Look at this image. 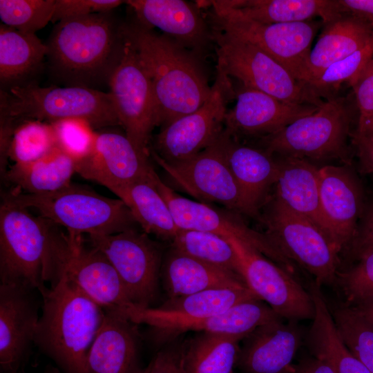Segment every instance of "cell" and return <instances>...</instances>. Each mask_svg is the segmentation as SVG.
I'll return each mask as SVG.
<instances>
[{"label":"cell","mask_w":373,"mask_h":373,"mask_svg":"<svg viewBox=\"0 0 373 373\" xmlns=\"http://www.w3.org/2000/svg\"><path fill=\"white\" fill-rule=\"evenodd\" d=\"M253 299L259 298L247 287L215 289L169 298L157 307L141 308L134 305L124 314L137 325L150 326L160 338L169 339L181 334L182 329L189 324Z\"/></svg>","instance_id":"cell-17"},{"label":"cell","mask_w":373,"mask_h":373,"mask_svg":"<svg viewBox=\"0 0 373 373\" xmlns=\"http://www.w3.org/2000/svg\"><path fill=\"white\" fill-rule=\"evenodd\" d=\"M50 220L2 199L1 283L25 286L43 295L59 279L71 236Z\"/></svg>","instance_id":"cell-1"},{"label":"cell","mask_w":373,"mask_h":373,"mask_svg":"<svg viewBox=\"0 0 373 373\" xmlns=\"http://www.w3.org/2000/svg\"><path fill=\"white\" fill-rule=\"evenodd\" d=\"M303 336L296 321L279 319L261 325L242 340L236 367L240 373H293Z\"/></svg>","instance_id":"cell-22"},{"label":"cell","mask_w":373,"mask_h":373,"mask_svg":"<svg viewBox=\"0 0 373 373\" xmlns=\"http://www.w3.org/2000/svg\"><path fill=\"white\" fill-rule=\"evenodd\" d=\"M341 13L361 19L373 30V0H337Z\"/></svg>","instance_id":"cell-48"},{"label":"cell","mask_w":373,"mask_h":373,"mask_svg":"<svg viewBox=\"0 0 373 373\" xmlns=\"http://www.w3.org/2000/svg\"><path fill=\"white\" fill-rule=\"evenodd\" d=\"M242 340L233 336L200 332L184 345L183 373H234Z\"/></svg>","instance_id":"cell-35"},{"label":"cell","mask_w":373,"mask_h":373,"mask_svg":"<svg viewBox=\"0 0 373 373\" xmlns=\"http://www.w3.org/2000/svg\"><path fill=\"white\" fill-rule=\"evenodd\" d=\"M283 319L259 299L239 303L228 309L185 326L187 331L221 334L244 339L258 327Z\"/></svg>","instance_id":"cell-36"},{"label":"cell","mask_w":373,"mask_h":373,"mask_svg":"<svg viewBox=\"0 0 373 373\" xmlns=\"http://www.w3.org/2000/svg\"><path fill=\"white\" fill-rule=\"evenodd\" d=\"M0 107L1 118L15 123L81 118L94 128L120 126L110 93L85 86H15L1 91Z\"/></svg>","instance_id":"cell-6"},{"label":"cell","mask_w":373,"mask_h":373,"mask_svg":"<svg viewBox=\"0 0 373 373\" xmlns=\"http://www.w3.org/2000/svg\"><path fill=\"white\" fill-rule=\"evenodd\" d=\"M331 314L348 350L373 373V325L358 309L347 303L334 307Z\"/></svg>","instance_id":"cell-38"},{"label":"cell","mask_w":373,"mask_h":373,"mask_svg":"<svg viewBox=\"0 0 373 373\" xmlns=\"http://www.w3.org/2000/svg\"><path fill=\"white\" fill-rule=\"evenodd\" d=\"M124 1L119 0H55L52 22L96 13H106Z\"/></svg>","instance_id":"cell-44"},{"label":"cell","mask_w":373,"mask_h":373,"mask_svg":"<svg viewBox=\"0 0 373 373\" xmlns=\"http://www.w3.org/2000/svg\"><path fill=\"white\" fill-rule=\"evenodd\" d=\"M137 21L157 28L186 49L196 52L207 44L210 34L197 6L182 0L125 1Z\"/></svg>","instance_id":"cell-24"},{"label":"cell","mask_w":373,"mask_h":373,"mask_svg":"<svg viewBox=\"0 0 373 373\" xmlns=\"http://www.w3.org/2000/svg\"><path fill=\"white\" fill-rule=\"evenodd\" d=\"M86 241L108 259L131 302L138 307H151L157 298L163 260L158 245L138 228L111 235L87 236Z\"/></svg>","instance_id":"cell-13"},{"label":"cell","mask_w":373,"mask_h":373,"mask_svg":"<svg viewBox=\"0 0 373 373\" xmlns=\"http://www.w3.org/2000/svg\"><path fill=\"white\" fill-rule=\"evenodd\" d=\"M76 162L57 146L34 162L13 164L3 176L12 190L30 194L56 191L71 183Z\"/></svg>","instance_id":"cell-32"},{"label":"cell","mask_w":373,"mask_h":373,"mask_svg":"<svg viewBox=\"0 0 373 373\" xmlns=\"http://www.w3.org/2000/svg\"><path fill=\"white\" fill-rule=\"evenodd\" d=\"M354 307L358 309L363 316L373 325V300Z\"/></svg>","instance_id":"cell-52"},{"label":"cell","mask_w":373,"mask_h":373,"mask_svg":"<svg viewBox=\"0 0 373 373\" xmlns=\"http://www.w3.org/2000/svg\"><path fill=\"white\" fill-rule=\"evenodd\" d=\"M220 140L229 169L253 217H256L268 190L276 183L277 159L261 147L232 137L224 129Z\"/></svg>","instance_id":"cell-26"},{"label":"cell","mask_w":373,"mask_h":373,"mask_svg":"<svg viewBox=\"0 0 373 373\" xmlns=\"http://www.w3.org/2000/svg\"><path fill=\"white\" fill-rule=\"evenodd\" d=\"M37 291L15 284H0L1 373H21L39 318Z\"/></svg>","instance_id":"cell-19"},{"label":"cell","mask_w":373,"mask_h":373,"mask_svg":"<svg viewBox=\"0 0 373 373\" xmlns=\"http://www.w3.org/2000/svg\"><path fill=\"white\" fill-rule=\"evenodd\" d=\"M350 86L354 90L358 116L373 113V57Z\"/></svg>","instance_id":"cell-46"},{"label":"cell","mask_w":373,"mask_h":373,"mask_svg":"<svg viewBox=\"0 0 373 373\" xmlns=\"http://www.w3.org/2000/svg\"><path fill=\"white\" fill-rule=\"evenodd\" d=\"M124 44L122 25L106 13L61 20L47 45L50 67L69 86H90L108 81Z\"/></svg>","instance_id":"cell-4"},{"label":"cell","mask_w":373,"mask_h":373,"mask_svg":"<svg viewBox=\"0 0 373 373\" xmlns=\"http://www.w3.org/2000/svg\"><path fill=\"white\" fill-rule=\"evenodd\" d=\"M309 291L314 304L315 316L305 341L312 355L326 362L335 373H372L351 354L341 340L321 286L313 281Z\"/></svg>","instance_id":"cell-31"},{"label":"cell","mask_w":373,"mask_h":373,"mask_svg":"<svg viewBox=\"0 0 373 373\" xmlns=\"http://www.w3.org/2000/svg\"><path fill=\"white\" fill-rule=\"evenodd\" d=\"M265 220L270 239L287 257L312 274L318 285L336 281L339 251L320 228L275 197Z\"/></svg>","instance_id":"cell-10"},{"label":"cell","mask_w":373,"mask_h":373,"mask_svg":"<svg viewBox=\"0 0 373 373\" xmlns=\"http://www.w3.org/2000/svg\"><path fill=\"white\" fill-rule=\"evenodd\" d=\"M356 131L369 135H373V113L358 116Z\"/></svg>","instance_id":"cell-51"},{"label":"cell","mask_w":373,"mask_h":373,"mask_svg":"<svg viewBox=\"0 0 373 373\" xmlns=\"http://www.w3.org/2000/svg\"><path fill=\"white\" fill-rule=\"evenodd\" d=\"M2 199L26 208L74 235H111L140 227L119 198H108L72 182L43 194L12 189L3 193Z\"/></svg>","instance_id":"cell-5"},{"label":"cell","mask_w":373,"mask_h":373,"mask_svg":"<svg viewBox=\"0 0 373 373\" xmlns=\"http://www.w3.org/2000/svg\"><path fill=\"white\" fill-rule=\"evenodd\" d=\"M44 373H61L59 369H57L54 367H50L48 368Z\"/></svg>","instance_id":"cell-53"},{"label":"cell","mask_w":373,"mask_h":373,"mask_svg":"<svg viewBox=\"0 0 373 373\" xmlns=\"http://www.w3.org/2000/svg\"><path fill=\"white\" fill-rule=\"evenodd\" d=\"M55 132L57 146L76 162L92 151L97 132L86 120L67 118L50 123Z\"/></svg>","instance_id":"cell-42"},{"label":"cell","mask_w":373,"mask_h":373,"mask_svg":"<svg viewBox=\"0 0 373 373\" xmlns=\"http://www.w3.org/2000/svg\"><path fill=\"white\" fill-rule=\"evenodd\" d=\"M48 47L36 34L0 26V80L9 88L21 85L41 66Z\"/></svg>","instance_id":"cell-34"},{"label":"cell","mask_w":373,"mask_h":373,"mask_svg":"<svg viewBox=\"0 0 373 373\" xmlns=\"http://www.w3.org/2000/svg\"><path fill=\"white\" fill-rule=\"evenodd\" d=\"M373 57V38L362 48L329 66L309 86L321 97H336L341 86H351Z\"/></svg>","instance_id":"cell-40"},{"label":"cell","mask_w":373,"mask_h":373,"mask_svg":"<svg viewBox=\"0 0 373 373\" xmlns=\"http://www.w3.org/2000/svg\"><path fill=\"white\" fill-rule=\"evenodd\" d=\"M352 245L355 253L364 249L373 248V204L367 209Z\"/></svg>","instance_id":"cell-49"},{"label":"cell","mask_w":373,"mask_h":373,"mask_svg":"<svg viewBox=\"0 0 373 373\" xmlns=\"http://www.w3.org/2000/svg\"><path fill=\"white\" fill-rule=\"evenodd\" d=\"M236 105L225 116L224 131L238 140L271 135L319 107L285 102L243 86L236 92Z\"/></svg>","instance_id":"cell-21"},{"label":"cell","mask_w":373,"mask_h":373,"mask_svg":"<svg viewBox=\"0 0 373 373\" xmlns=\"http://www.w3.org/2000/svg\"><path fill=\"white\" fill-rule=\"evenodd\" d=\"M154 184L166 201L179 229L210 232L227 239L236 237L247 242L285 270L289 272L294 271L291 260L267 233L262 234L250 229L229 211L179 195L166 184L157 174Z\"/></svg>","instance_id":"cell-16"},{"label":"cell","mask_w":373,"mask_h":373,"mask_svg":"<svg viewBox=\"0 0 373 373\" xmlns=\"http://www.w3.org/2000/svg\"><path fill=\"white\" fill-rule=\"evenodd\" d=\"M76 173L114 192L140 181L152 180L156 174L149 156L140 153L125 134L97 133L90 154L76 162Z\"/></svg>","instance_id":"cell-18"},{"label":"cell","mask_w":373,"mask_h":373,"mask_svg":"<svg viewBox=\"0 0 373 373\" xmlns=\"http://www.w3.org/2000/svg\"><path fill=\"white\" fill-rule=\"evenodd\" d=\"M151 84L161 128L199 108L211 86L193 52L137 20L122 25Z\"/></svg>","instance_id":"cell-2"},{"label":"cell","mask_w":373,"mask_h":373,"mask_svg":"<svg viewBox=\"0 0 373 373\" xmlns=\"http://www.w3.org/2000/svg\"><path fill=\"white\" fill-rule=\"evenodd\" d=\"M150 153L173 182L199 202L217 203L232 212L253 217L227 164L220 137L207 149L181 162L168 163Z\"/></svg>","instance_id":"cell-15"},{"label":"cell","mask_w":373,"mask_h":373,"mask_svg":"<svg viewBox=\"0 0 373 373\" xmlns=\"http://www.w3.org/2000/svg\"><path fill=\"white\" fill-rule=\"evenodd\" d=\"M350 138L358 159L361 173H373V135L362 134L354 131L351 133Z\"/></svg>","instance_id":"cell-47"},{"label":"cell","mask_w":373,"mask_h":373,"mask_svg":"<svg viewBox=\"0 0 373 373\" xmlns=\"http://www.w3.org/2000/svg\"><path fill=\"white\" fill-rule=\"evenodd\" d=\"M184 345L177 343L162 347L152 358L148 366L137 373H183Z\"/></svg>","instance_id":"cell-45"},{"label":"cell","mask_w":373,"mask_h":373,"mask_svg":"<svg viewBox=\"0 0 373 373\" xmlns=\"http://www.w3.org/2000/svg\"><path fill=\"white\" fill-rule=\"evenodd\" d=\"M318 175L323 211L340 252L356 237L357 220L363 209L362 190L347 166L325 165L319 167Z\"/></svg>","instance_id":"cell-23"},{"label":"cell","mask_w":373,"mask_h":373,"mask_svg":"<svg viewBox=\"0 0 373 373\" xmlns=\"http://www.w3.org/2000/svg\"><path fill=\"white\" fill-rule=\"evenodd\" d=\"M218 71L210 95L194 112L161 128L151 150L168 163L187 160L213 145L224 129L227 102L236 97L230 79Z\"/></svg>","instance_id":"cell-11"},{"label":"cell","mask_w":373,"mask_h":373,"mask_svg":"<svg viewBox=\"0 0 373 373\" xmlns=\"http://www.w3.org/2000/svg\"><path fill=\"white\" fill-rule=\"evenodd\" d=\"M123 38L122 53L108 81L109 93L125 135L140 153L149 156L151 132L157 126L155 102L135 48L124 35Z\"/></svg>","instance_id":"cell-12"},{"label":"cell","mask_w":373,"mask_h":373,"mask_svg":"<svg viewBox=\"0 0 373 373\" xmlns=\"http://www.w3.org/2000/svg\"><path fill=\"white\" fill-rule=\"evenodd\" d=\"M156 174L152 180L133 183L113 193L126 204L142 231L172 242L179 228L154 184Z\"/></svg>","instance_id":"cell-33"},{"label":"cell","mask_w":373,"mask_h":373,"mask_svg":"<svg viewBox=\"0 0 373 373\" xmlns=\"http://www.w3.org/2000/svg\"><path fill=\"white\" fill-rule=\"evenodd\" d=\"M207 3L231 9L262 23L304 22L319 17L325 24L341 15L337 0H222Z\"/></svg>","instance_id":"cell-30"},{"label":"cell","mask_w":373,"mask_h":373,"mask_svg":"<svg viewBox=\"0 0 373 373\" xmlns=\"http://www.w3.org/2000/svg\"><path fill=\"white\" fill-rule=\"evenodd\" d=\"M275 157L278 166L275 198L313 222L332 241L321 205L319 167L307 160Z\"/></svg>","instance_id":"cell-27"},{"label":"cell","mask_w":373,"mask_h":373,"mask_svg":"<svg viewBox=\"0 0 373 373\" xmlns=\"http://www.w3.org/2000/svg\"><path fill=\"white\" fill-rule=\"evenodd\" d=\"M216 29L256 46L285 67L298 80L308 85L307 61L311 44L321 22L262 23L240 15L231 9L212 4ZM323 23V22H322Z\"/></svg>","instance_id":"cell-9"},{"label":"cell","mask_w":373,"mask_h":373,"mask_svg":"<svg viewBox=\"0 0 373 373\" xmlns=\"http://www.w3.org/2000/svg\"><path fill=\"white\" fill-rule=\"evenodd\" d=\"M137 325L121 312L105 311L87 356V373H137Z\"/></svg>","instance_id":"cell-25"},{"label":"cell","mask_w":373,"mask_h":373,"mask_svg":"<svg viewBox=\"0 0 373 373\" xmlns=\"http://www.w3.org/2000/svg\"><path fill=\"white\" fill-rule=\"evenodd\" d=\"M41 297L35 345L64 373H87V356L105 311L64 272Z\"/></svg>","instance_id":"cell-3"},{"label":"cell","mask_w":373,"mask_h":373,"mask_svg":"<svg viewBox=\"0 0 373 373\" xmlns=\"http://www.w3.org/2000/svg\"><path fill=\"white\" fill-rule=\"evenodd\" d=\"M293 373H335L332 368L325 361L312 356L303 358L294 365Z\"/></svg>","instance_id":"cell-50"},{"label":"cell","mask_w":373,"mask_h":373,"mask_svg":"<svg viewBox=\"0 0 373 373\" xmlns=\"http://www.w3.org/2000/svg\"><path fill=\"white\" fill-rule=\"evenodd\" d=\"M72 235L62 272L104 311L124 313L135 305L115 269L106 256L83 236ZM62 274V273H61Z\"/></svg>","instance_id":"cell-20"},{"label":"cell","mask_w":373,"mask_h":373,"mask_svg":"<svg viewBox=\"0 0 373 373\" xmlns=\"http://www.w3.org/2000/svg\"><path fill=\"white\" fill-rule=\"evenodd\" d=\"M56 146L55 132L50 123L35 119L19 122L10 138L8 159L14 164L34 162Z\"/></svg>","instance_id":"cell-39"},{"label":"cell","mask_w":373,"mask_h":373,"mask_svg":"<svg viewBox=\"0 0 373 373\" xmlns=\"http://www.w3.org/2000/svg\"><path fill=\"white\" fill-rule=\"evenodd\" d=\"M217 70L239 80L243 86L280 101L320 106L323 100L308 85L251 43L216 29Z\"/></svg>","instance_id":"cell-8"},{"label":"cell","mask_w":373,"mask_h":373,"mask_svg":"<svg viewBox=\"0 0 373 373\" xmlns=\"http://www.w3.org/2000/svg\"><path fill=\"white\" fill-rule=\"evenodd\" d=\"M171 243L172 247L184 254L242 277L237 255L229 241L222 236L179 229Z\"/></svg>","instance_id":"cell-37"},{"label":"cell","mask_w":373,"mask_h":373,"mask_svg":"<svg viewBox=\"0 0 373 373\" xmlns=\"http://www.w3.org/2000/svg\"><path fill=\"white\" fill-rule=\"evenodd\" d=\"M324 25L308 57V86L329 66L362 48L373 38L368 24L347 14L341 13Z\"/></svg>","instance_id":"cell-29"},{"label":"cell","mask_w":373,"mask_h":373,"mask_svg":"<svg viewBox=\"0 0 373 373\" xmlns=\"http://www.w3.org/2000/svg\"><path fill=\"white\" fill-rule=\"evenodd\" d=\"M238 259L240 274L247 287L282 318L313 320L315 307L309 291L280 265L247 242L227 238Z\"/></svg>","instance_id":"cell-14"},{"label":"cell","mask_w":373,"mask_h":373,"mask_svg":"<svg viewBox=\"0 0 373 373\" xmlns=\"http://www.w3.org/2000/svg\"><path fill=\"white\" fill-rule=\"evenodd\" d=\"M55 0H0L3 23L19 31L36 34L52 21Z\"/></svg>","instance_id":"cell-41"},{"label":"cell","mask_w":373,"mask_h":373,"mask_svg":"<svg viewBox=\"0 0 373 373\" xmlns=\"http://www.w3.org/2000/svg\"><path fill=\"white\" fill-rule=\"evenodd\" d=\"M352 109L346 97L325 99L314 113L261 138L260 146L278 157L307 160H341L349 164Z\"/></svg>","instance_id":"cell-7"},{"label":"cell","mask_w":373,"mask_h":373,"mask_svg":"<svg viewBox=\"0 0 373 373\" xmlns=\"http://www.w3.org/2000/svg\"><path fill=\"white\" fill-rule=\"evenodd\" d=\"M358 262L339 276L348 305L358 307L373 300V248L356 252Z\"/></svg>","instance_id":"cell-43"},{"label":"cell","mask_w":373,"mask_h":373,"mask_svg":"<svg viewBox=\"0 0 373 373\" xmlns=\"http://www.w3.org/2000/svg\"><path fill=\"white\" fill-rule=\"evenodd\" d=\"M161 275L169 298L209 289L247 287L236 274L195 259L172 247L162 260Z\"/></svg>","instance_id":"cell-28"}]
</instances>
